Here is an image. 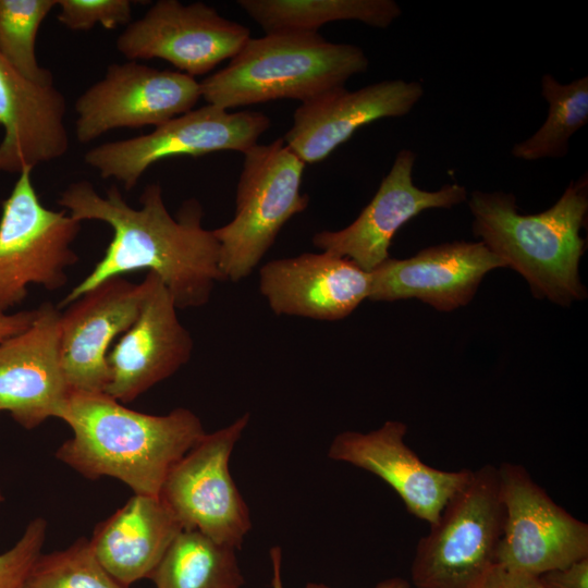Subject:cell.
I'll return each instance as SVG.
<instances>
[{
    "label": "cell",
    "instance_id": "1",
    "mask_svg": "<svg viewBox=\"0 0 588 588\" xmlns=\"http://www.w3.org/2000/svg\"><path fill=\"white\" fill-rule=\"evenodd\" d=\"M139 203L140 208H132L115 185L101 196L85 180L61 193L58 204L74 219L105 222L113 236L103 257L60 302L59 309L107 279L144 269L162 281L177 309L209 302L215 284L225 278L219 242L212 230L203 228L199 203L185 201L173 218L158 184L147 185Z\"/></svg>",
    "mask_w": 588,
    "mask_h": 588
},
{
    "label": "cell",
    "instance_id": "2",
    "mask_svg": "<svg viewBox=\"0 0 588 588\" xmlns=\"http://www.w3.org/2000/svg\"><path fill=\"white\" fill-rule=\"evenodd\" d=\"M73 436L56 456L88 479L109 476L136 494L159 497L173 465L206 433L199 417L177 407L150 415L105 392L72 391L61 418Z\"/></svg>",
    "mask_w": 588,
    "mask_h": 588
},
{
    "label": "cell",
    "instance_id": "3",
    "mask_svg": "<svg viewBox=\"0 0 588 588\" xmlns=\"http://www.w3.org/2000/svg\"><path fill=\"white\" fill-rule=\"evenodd\" d=\"M473 232L504 264L518 272L537 298L568 306L587 292L579 278L585 253L580 236L588 212V181H572L549 209L518 212L513 194L474 191L468 200Z\"/></svg>",
    "mask_w": 588,
    "mask_h": 588
},
{
    "label": "cell",
    "instance_id": "4",
    "mask_svg": "<svg viewBox=\"0 0 588 588\" xmlns=\"http://www.w3.org/2000/svg\"><path fill=\"white\" fill-rule=\"evenodd\" d=\"M368 65L362 48L318 32L270 33L249 38L226 66L199 82L201 98L225 110L279 99L305 102Z\"/></svg>",
    "mask_w": 588,
    "mask_h": 588
},
{
    "label": "cell",
    "instance_id": "5",
    "mask_svg": "<svg viewBox=\"0 0 588 588\" xmlns=\"http://www.w3.org/2000/svg\"><path fill=\"white\" fill-rule=\"evenodd\" d=\"M505 512L498 467L471 469L416 546L411 566L416 588H475L495 564Z\"/></svg>",
    "mask_w": 588,
    "mask_h": 588
},
{
    "label": "cell",
    "instance_id": "6",
    "mask_svg": "<svg viewBox=\"0 0 588 588\" xmlns=\"http://www.w3.org/2000/svg\"><path fill=\"white\" fill-rule=\"evenodd\" d=\"M243 155L235 216L212 230L220 245V268L232 282L254 271L285 223L309 203L301 192L305 163L283 138L257 144Z\"/></svg>",
    "mask_w": 588,
    "mask_h": 588
},
{
    "label": "cell",
    "instance_id": "7",
    "mask_svg": "<svg viewBox=\"0 0 588 588\" xmlns=\"http://www.w3.org/2000/svg\"><path fill=\"white\" fill-rule=\"evenodd\" d=\"M25 168L2 204L0 219V313L21 304L30 284L56 291L77 262L72 248L81 221L66 210L46 208Z\"/></svg>",
    "mask_w": 588,
    "mask_h": 588
},
{
    "label": "cell",
    "instance_id": "8",
    "mask_svg": "<svg viewBox=\"0 0 588 588\" xmlns=\"http://www.w3.org/2000/svg\"><path fill=\"white\" fill-rule=\"evenodd\" d=\"M249 419V413H245L230 425L205 433L173 465L159 492L183 530H197L235 550L241 549L252 520L229 463Z\"/></svg>",
    "mask_w": 588,
    "mask_h": 588
},
{
    "label": "cell",
    "instance_id": "9",
    "mask_svg": "<svg viewBox=\"0 0 588 588\" xmlns=\"http://www.w3.org/2000/svg\"><path fill=\"white\" fill-rule=\"evenodd\" d=\"M270 126L269 117L261 112H228L207 103L148 134L98 145L85 154L84 161L102 179L113 177L131 191L147 169L162 159L198 157L219 150L245 154Z\"/></svg>",
    "mask_w": 588,
    "mask_h": 588
},
{
    "label": "cell",
    "instance_id": "10",
    "mask_svg": "<svg viewBox=\"0 0 588 588\" xmlns=\"http://www.w3.org/2000/svg\"><path fill=\"white\" fill-rule=\"evenodd\" d=\"M505 518L495 564L539 576L588 556V525L555 503L527 469L499 467Z\"/></svg>",
    "mask_w": 588,
    "mask_h": 588
},
{
    "label": "cell",
    "instance_id": "11",
    "mask_svg": "<svg viewBox=\"0 0 588 588\" xmlns=\"http://www.w3.org/2000/svg\"><path fill=\"white\" fill-rule=\"evenodd\" d=\"M200 83L136 61L113 63L76 100V138L86 144L114 128L158 126L196 106Z\"/></svg>",
    "mask_w": 588,
    "mask_h": 588
},
{
    "label": "cell",
    "instance_id": "12",
    "mask_svg": "<svg viewBox=\"0 0 588 588\" xmlns=\"http://www.w3.org/2000/svg\"><path fill=\"white\" fill-rule=\"evenodd\" d=\"M249 38L246 26L206 3L159 0L126 26L117 49L130 61L162 59L195 77L232 59Z\"/></svg>",
    "mask_w": 588,
    "mask_h": 588
},
{
    "label": "cell",
    "instance_id": "13",
    "mask_svg": "<svg viewBox=\"0 0 588 588\" xmlns=\"http://www.w3.org/2000/svg\"><path fill=\"white\" fill-rule=\"evenodd\" d=\"M415 160L413 150H400L357 219L342 230L316 233L313 244L321 252L350 259L371 272L390 258L392 238L406 222L424 210L452 208L466 200V188L456 183L433 192L417 187L413 182Z\"/></svg>",
    "mask_w": 588,
    "mask_h": 588
},
{
    "label": "cell",
    "instance_id": "14",
    "mask_svg": "<svg viewBox=\"0 0 588 588\" xmlns=\"http://www.w3.org/2000/svg\"><path fill=\"white\" fill-rule=\"evenodd\" d=\"M146 293L145 278L137 284L113 277L85 292L61 313V360L71 391H106L109 348L135 322Z\"/></svg>",
    "mask_w": 588,
    "mask_h": 588
},
{
    "label": "cell",
    "instance_id": "15",
    "mask_svg": "<svg viewBox=\"0 0 588 588\" xmlns=\"http://www.w3.org/2000/svg\"><path fill=\"white\" fill-rule=\"evenodd\" d=\"M60 317L46 302L28 328L0 342V411L26 429L61 419L72 392L61 360Z\"/></svg>",
    "mask_w": 588,
    "mask_h": 588
},
{
    "label": "cell",
    "instance_id": "16",
    "mask_svg": "<svg viewBox=\"0 0 588 588\" xmlns=\"http://www.w3.org/2000/svg\"><path fill=\"white\" fill-rule=\"evenodd\" d=\"M406 432L407 426L397 420L369 432L343 431L332 440L328 456L378 476L412 515L432 525L449 499L467 482L471 469L429 466L406 445Z\"/></svg>",
    "mask_w": 588,
    "mask_h": 588
},
{
    "label": "cell",
    "instance_id": "17",
    "mask_svg": "<svg viewBox=\"0 0 588 588\" xmlns=\"http://www.w3.org/2000/svg\"><path fill=\"white\" fill-rule=\"evenodd\" d=\"M147 293L135 322L109 351L105 393L130 403L174 375L191 359L194 343L177 317V307L152 272L145 277Z\"/></svg>",
    "mask_w": 588,
    "mask_h": 588
},
{
    "label": "cell",
    "instance_id": "18",
    "mask_svg": "<svg viewBox=\"0 0 588 588\" xmlns=\"http://www.w3.org/2000/svg\"><path fill=\"white\" fill-rule=\"evenodd\" d=\"M505 264L482 242H450L406 259L388 258L370 273L368 299L418 298L440 311L468 304L483 277Z\"/></svg>",
    "mask_w": 588,
    "mask_h": 588
},
{
    "label": "cell",
    "instance_id": "19",
    "mask_svg": "<svg viewBox=\"0 0 588 588\" xmlns=\"http://www.w3.org/2000/svg\"><path fill=\"white\" fill-rule=\"evenodd\" d=\"M422 95L419 82L404 79L382 81L356 90L336 87L302 102L282 138L304 163H316L359 127L409 113Z\"/></svg>",
    "mask_w": 588,
    "mask_h": 588
},
{
    "label": "cell",
    "instance_id": "20",
    "mask_svg": "<svg viewBox=\"0 0 588 588\" xmlns=\"http://www.w3.org/2000/svg\"><path fill=\"white\" fill-rule=\"evenodd\" d=\"M259 290L275 315L335 321L368 298L370 273L343 257L305 253L265 264Z\"/></svg>",
    "mask_w": 588,
    "mask_h": 588
},
{
    "label": "cell",
    "instance_id": "21",
    "mask_svg": "<svg viewBox=\"0 0 588 588\" xmlns=\"http://www.w3.org/2000/svg\"><path fill=\"white\" fill-rule=\"evenodd\" d=\"M65 112V98L53 84L26 79L0 54V171L21 173L64 156Z\"/></svg>",
    "mask_w": 588,
    "mask_h": 588
},
{
    "label": "cell",
    "instance_id": "22",
    "mask_svg": "<svg viewBox=\"0 0 588 588\" xmlns=\"http://www.w3.org/2000/svg\"><path fill=\"white\" fill-rule=\"evenodd\" d=\"M182 530L159 497L134 493L95 527L89 542L105 569L127 588L150 577Z\"/></svg>",
    "mask_w": 588,
    "mask_h": 588
},
{
    "label": "cell",
    "instance_id": "23",
    "mask_svg": "<svg viewBox=\"0 0 588 588\" xmlns=\"http://www.w3.org/2000/svg\"><path fill=\"white\" fill-rule=\"evenodd\" d=\"M238 5L266 34L317 33L324 24L358 21L385 28L402 14L393 0H238Z\"/></svg>",
    "mask_w": 588,
    "mask_h": 588
},
{
    "label": "cell",
    "instance_id": "24",
    "mask_svg": "<svg viewBox=\"0 0 588 588\" xmlns=\"http://www.w3.org/2000/svg\"><path fill=\"white\" fill-rule=\"evenodd\" d=\"M235 551L197 530H182L149 578L156 588H241Z\"/></svg>",
    "mask_w": 588,
    "mask_h": 588
},
{
    "label": "cell",
    "instance_id": "25",
    "mask_svg": "<svg viewBox=\"0 0 588 588\" xmlns=\"http://www.w3.org/2000/svg\"><path fill=\"white\" fill-rule=\"evenodd\" d=\"M541 96L548 103L544 123L531 136L512 147L517 159L536 161L567 154L571 137L588 122V76L567 84L553 75L541 77Z\"/></svg>",
    "mask_w": 588,
    "mask_h": 588
},
{
    "label": "cell",
    "instance_id": "26",
    "mask_svg": "<svg viewBox=\"0 0 588 588\" xmlns=\"http://www.w3.org/2000/svg\"><path fill=\"white\" fill-rule=\"evenodd\" d=\"M57 1L0 0V54L23 77L37 84H53L51 72L37 61L35 41Z\"/></svg>",
    "mask_w": 588,
    "mask_h": 588
},
{
    "label": "cell",
    "instance_id": "27",
    "mask_svg": "<svg viewBox=\"0 0 588 588\" xmlns=\"http://www.w3.org/2000/svg\"><path fill=\"white\" fill-rule=\"evenodd\" d=\"M20 588H126L100 564L90 542L79 538L69 548L40 554Z\"/></svg>",
    "mask_w": 588,
    "mask_h": 588
},
{
    "label": "cell",
    "instance_id": "28",
    "mask_svg": "<svg viewBox=\"0 0 588 588\" xmlns=\"http://www.w3.org/2000/svg\"><path fill=\"white\" fill-rule=\"evenodd\" d=\"M58 21L71 30H88L99 24L107 29L128 25L130 0H58Z\"/></svg>",
    "mask_w": 588,
    "mask_h": 588
},
{
    "label": "cell",
    "instance_id": "29",
    "mask_svg": "<svg viewBox=\"0 0 588 588\" xmlns=\"http://www.w3.org/2000/svg\"><path fill=\"white\" fill-rule=\"evenodd\" d=\"M47 522L32 520L19 541L0 554V588H20L29 568L41 554Z\"/></svg>",
    "mask_w": 588,
    "mask_h": 588
},
{
    "label": "cell",
    "instance_id": "30",
    "mask_svg": "<svg viewBox=\"0 0 588 588\" xmlns=\"http://www.w3.org/2000/svg\"><path fill=\"white\" fill-rule=\"evenodd\" d=\"M544 588H588V556L538 576Z\"/></svg>",
    "mask_w": 588,
    "mask_h": 588
},
{
    "label": "cell",
    "instance_id": "31",
    "mask_svg": "<svg viewBox=\"0 0 588 588\" xmlns=\"http://www.w3.org/2000/svg\"><path fill=\"white\" fill-rule=\"evenodd\" d=\"M475 588H544L538 576L494 564Z\"/></svg>",
    "mask_w": 588,
    "mask_h": 588
},
{
    "label": "cell",
    "instance_id": "32",
    "mask_svg": "<svg viewBox=\"0 0 588 588\" xmlns=\"http://www.w3.org/2000/svg\"><path fill=\"white\" fill-rule=\"evenodd\" d=\"M271 566H272V578L271 587L272 588H284L281 576V565H282V551L281 548L275 546L270 549L269 552ZM306 588H329L323 584L309 583ZM375 588H411L408 580L402 577H391L385 580L380 581Z\"/></svg>",
    "mask_w": 588,
    "mask_h": 588
},
{
    "label": "cell",
    "instance_id": "33",
    "mask_svg": "<svg viewBox=\"0 0 588 588\" xmlns=\"http://www.w3.org/2000/svg\"><path fill=\"white\" fill-rule=\"evenodd\" d=\"M37 315V308L15 314L0 313V342L24 331L30 326Z\"/></svg>",
    "mask_w": 588,
    "mask_h": 588
},
{
    "label": "cell",
    "instance_id": "34",
    "mask_svg": "<svg viewBox=\"0 0 588 588\" xmlns=\"http://www.w3.org/2000/svg\"><path fill=\"white\" fill-rule=\"evenodd\" d=\"M0 500H2L1 493H0Z\"/></svg>",
    "mask_w": 588,
    "mask_h": 588
}]
</instances>
